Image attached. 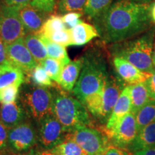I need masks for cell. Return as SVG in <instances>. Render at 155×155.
<instances>
[{"label":"cell","mask_w":155,"mask_h":155,"mask_svg":"<svg viewBox=\"0 0 155 155\" xmlns=\"http://www.w3.org/2000/svg\"><path fill=\"white\" fill-rule=\"evenodd\" d=\"M153 3L140 4L117 0L92 21L101 40L111 45L144 33L153 26L151 9Z\"/></svg>","instance_id":"6da1fadb"},{"label":"cell","mask_w":155,"mask_h":155,"mask_svg":"<svg viewBox=\"0 0 155 155\" xmlns=\"http://www.w3.org/2000/svg\"><path fill=\"white\" fill-rule=\"evenodd\" d=\"M155 38V25L144 33L129 40L109 45L108 50L111 57H119L129 61L147 73L154 71L153 50Z\"/></svg>","instance_id":"3957f363"},{"label":"cell","mask_w":155,"mask_h":155,"mask_svg":"<svg viewBox=\"0 0 155 155\" xmlns=\"http://www.w3.org/2000/svg\"><path fill=\"white\" fill-rule=\"evenodd\" d=\"M6 51L7 61L22 69L25 75H28L38 65V62L27 48L23 38L6 45Z\"/></svg>","instance_id":"8fae6325"},{"label":"cell","mask_w":155,"mask_h":155,"mask_svg":"<svg viewBox=\"0 0 155 155\" xmlns=\"http://www.w3.org/2000/svg\"><path fill=\"white\" fill-rule=\"evenodd\" d=\"M82 65L83 61L81 58L71 61L65 65L62 71L58 85L68 92L73 91L80 76Z\"/></svg>","instance_id":"ac0fdd59"},{"label":"cell","mask_w":155,"mask_h":155,"mask_svg":"<svg viewBox=\"0 0 155 155\" xmlns=\"http://www.w3.org/2000/svg\"><path fill=\"white\" fill-rule=\"evenodd\" d=\"M0 2L7 6L19 9L25 6L31 5L32 0H0Z\"/></svg>","instance_id":"74e56055"},{"label":"cell","mask_w":155,"mask_h":155,"mask_svg":"<svg viewBox=\"0 0 155 155\" xmlns=\"http://www.w3.org/2000/svg\"><path fill=\"white\" fill-rule=\"evenodd\" d=\"M40 64L44 68L50 78L58 84L65 65L61 61L50 58H46Z\"/></svg>","instance_id":"f546056e"},{"label":"cell","mask_w":155,"mask_h":155,"mask_svg":"<svg viewBox=\"0 0 155 155\" xmlns=\"http://www.w3.org/2000/svg\"><path fill=\"white\" fill-rule=\"evenodd\" d=\"M153 63H154V66L155 68V38L154 42V50H153Z\"/></svg>","instance_id":"f6af8a7d"},{"label":"cell","mask_w":155,"mask_h":155,"mask_svg":"<svg viewBox=\"0 0 155 155\" xmlns=\"http://www.w3.org/2000/svg\"><path fill=\"white\" fill-rule=\"evenodd\" d=\"M66 28L63 22V16L59 15H50L37 35L39 37L49 38L50 36L55 32Z\"/></svg>","instance_id":"d4e9b609"},{"label":"cell","mask_w":155,"mask_h":155,"mask_svg":"<svg viewBox=\"0 0 155 155\" xmlns=\"http://www.w3.org/2000/svg\"><path fill=\"white\" fill-rule=\"evenodd\" d=\"M130 155H141L140 154V152H135L134 153H133V154H131Z\"/></svg>","instance_id":"bcb514c9"},{"label":"cell","mask_w":155,"mask_h":155,"mask_svg":"<svg viewBox=\"0 0 155 155\" xmlns=\"http://www.w3.org/2000/svg\"><path fill=\"white\" fill-rule=\"evenodd\" d=\"M9 129L0 121V152H5L9 147Z\"/></svg>","instance_id":"e575fe53"},{"label":"cell","mask_w":155,"mask_h":155,"mask_svg":"<svg viewBox=\"0 0 155 155\" xmlns=\"http://www.w3.org/2000/svg\"><path fill=\"white\" fill-rule=\"evenodd\" d=\"M130 89L131 103H132L131 112L136 114L151 99L144 82L131 85Z\"/></svg>","instance_id":"7402d4cb"},{"label":"cell","mask_w":155,"mask_h":155,"mask_svg":"<svg viewBox=\"0 0 155 155\" xmlns=\"http://www.w3.org/2000/svg\"><path fill=\"white\" fill-rule=\"evenodd\" d=\"M131 110L132 103L131 98V89L130 86H127L123 89L116 105L114 106L111 116L106 122L104 130L111 129L120 119L131 112Z\"/></svg>","instance_id":"2e32d148"},{"label":"cell","mask_w":155,"mask_h":155,"mask_svg":"<svg viewBox=\"0 0 155 155\" xmlns=\"http://www.w3.org/2000/svg\"><path fill=\"white\" fill-rule=\"evenodd\" d=\"M140 152L141 155H155V147H151V148H147L145 150L137 151Z\"/></svg>","instance_id":"60d3db41"},{"label":"cell","mask_w":155,"mask_h":155,"mask_svg":"<svg viewBox=\"0 0 155 155\" xmlns=\"http://www.w3.org/2000/svg\"><path fill=\"white\" fill-rule=\"evenodd\" d=\"M134 115L139 132L147 125L155 122V101L150 100Z\"/></svg>","instance_id":"484cf974"},{"label":"cell","mask_w":155,"mask_h":155,"mask_svg":"<svg viewBox=\"0 0 155 155\" xmlns=\"http://www.w3.org/2000/svg\"><path fill=\"white\" fill-rule=\"evenodd\" d=\"M131 153L122 147L109 144L102 155H130Z\"/></svg>","instance_id":"d590c367"},{"label":"cell","mask_w":155,"mask_h":155,"mask_svg":"<svg viewBox=\"0 0 155 155\" xmlns=\"http://www.w3.org/2000/svg\"><path fill=\"white\" fill-rule=\"evenodd\" d=\"M24 42L38 64L48 58L47 48L38 35L28 34L23 38Z\"/></svg>","instance_id":"44dd1931"},{"label":"cell","mask_w":155,"mask_h":155,"mask_svg":"<svg viewBox=\"0 0 155 155\" xmlns=\"http://www.w3.org/2000/svg\"><path fill=\"white\" fill-rule=\"evenodd\" d=\"M55 1H56V2H57V1H58V0H55Z\"/></svg>","instance_id":"7dc6e473"},{"label":"cell","mask_w":155,"mask_h":155,"mask_svg":"<svg viewBox=\"0 0 155 155\" xmlns=\"http://www.w3.org/2000/svg\"><path fill=\"white\" fill-rule=\"evenodd\" d=\"M29 119L28 114L18 98L16 101L2 104L0 106V121L8 129Z\"/></svg>","instance_id":"9a60e30c"},{"label":"cell","mask_w":155,"mask_h":155,"mask_svg":"<svg viewBox=\"0 0 155 155\" xmlns=\"http://www.w3.org/2000/svg\"><path fill=\"white\" fill-rule=\"evenodd\" d=\"M127 1L134 2L140 4H151L155 2V0H127Z\"/></svg>","instance_id":"b9f144b4"},{"label":"cell","mask_w":155,"mask_h":155,"mask_svg":"<svg viewBox=\"0 0 155 155\" xmlns=\"http://www.w3.org/2000/svg\"><path fill=\"white\" fill-rule=\"evenodd\" d=\"M124 85L117 76L108 73L103 92L102 122H107L114 106L124 88Z\"/></svg>","instance_id":"7c38bea8"},{"label":"cell","mask_w":155,"mask_h":155,"mask_svg":"<svg viewBox=\"0 0 155 155\" xmlns=\"http://www.w3.org/2000/svg\"><path fill=\"white\" fill-rule=\"evenodd\" d=\"M112 63L117 77L127 86L145 82L151 75V73L141 71L124 58L112 57Z\"/></svg>","instance_id":"4fadbf2b"},{"label":"cell","mask_w":155,"mask_h":155,"mask_svg":"<svg viewBox=\"0 0 155 155\" xmlns=\"http://www.w3.org/2000/svg\"><path fill=\"white\" fill-rule=\"evenodd\" d=\"M83 16V12H71L66 13L63 15V19L65 25H66L67 29H73L77 25L82 22L81 17Z\"/></svg>","instance_id":"d6a6232c"},{"label":"cell","mask_w":155,"mask_h":155,"mask_svg":"<svg viewBox=\"0 0 155 155\" xmlns=\"http://www.w3.org/2000/svg\"><path fill=\"white\" fill-rule=\"evenodd\" d=\"M9 148L17 153L28 152L38 144V134L37 126L30 120H27L9 129Z\"/></svg>","instance_id":"ba28073f"},{"label":"cell","mask_w":155,"mask_h":155,"mask_svg":"<svg viewBox=\"0 0 155 155\" xmlns=\"http://www.w3.org/2000/svg\"><path fill=\"white\" fill-rule=\"evenodd\" d=\"M27 155H57L50 150H44L42 148H35L27 153Z\"/></svg>","instance_id":"f35d334b"},{"label":"cell","mask_w":155,"mask_h":155,"mask_svg":"<svg viewBox=\"0 0 155 155\" xmlns=\"http://www.w3.org/2000/svg\"><path fill=\"white\" fill-rule=\"evenodd\" d=\"M7 61V51H6V44L0 37V64Z\"/></svg>","instance_id":"ab89813d"},{"label":"cell","mask_w":155,"mask_h":155,"mask_svg":"<svg viewBox=\"0 0 155 155\" xmlns=\"http://www.w3.org/2000/svg\"><path fill=\"white\" fill-rule=\"evenodd\" d=\"M21 86L12 85L2 89H0V103L10 104L16 101L18 98L19 88Z\"/></svg>","instance_id":"4dcf8cb0"},{"label":"cell","mask_w":155,"mask_h":155,"mask_svg":"<svg viewBox=\"0 0 155 155\" xmlns=\"http://www.w3.org/2000/svg\"><path fill=\"white\" fill-rule=\"evenodd\" d=\"M144 83L148 90L150 99L155 101V70L151 73L150 76L145 81Z\"/></svg>","instance_id":"8d00e7d4"},{"label":"cell","mask_w":155,"mask_h":155,"mask_svg":"<svg viewBox=\"0 0 155 155\" xmlns=\"http://www.w3.org/2000/svg\"><path fill=\"white\" fill-rule=\"evenodd\" d=\"M87 0H58L55 12L59 15H65L71 12H83Z\"/></svg>","instance_id":"f1b7e54d"},{"label":"cell","mask_w":155,"mask_h":155,"mask_svg":"<svg viewBox=\"0 0 155 155\" xmlns=\"http://www.w3.org/2000/svg\"><path fill=\"white\" fill-rule=\"evenodd\" d=\"M53 94V113L66 133L84 127H92L93 121L87 108L75 97L59 85L50 88Z\"/></svg>","instance_id":"277c9868"},{"label":"cell","mask_w":155,"mask_h":155,"mask_svg":"<svg viewBox=\"0 0 155 155\" xmlns=\"http://www.w3.org/2000/svg\"><path fill=\"white\" fill-rule=\"evenodd\" d=\"M19 14L26 35L38 34L50 15L31 5L19 8Z\"/></svg>","instance_id":"5bb4252c"},{"label":"cell","mask_w":155,"mask_h":155,"mask_svg":"<svg viewBox=\"0 0 155 155\" xmlns=\"http://www.w3.org/2000/svg\"><path fill=\"white\" fill-rule=\"evenodd\" d=\"M36 126L38 144L44 150H52L65 139L67 134L53 113L45 116Z\"/></svg>","instance_id":"9c48e42d"},{"label":"cell","mask_w":155,"mask_h":155,"mask_svg":"<svg viewBox=\"0 0 155 155\" xmlns=\"http://www.w3.org/2000/svg\"><path fill=\"white\" fill-rule=\"evenodd\" d=\"M153 147H155V122L141 129L131 144V149L134 152Z\"/></svg>","instance_id":"ffe728a7"},{"label":"cell","mask_w":155,"mask_h":155,"mask_svg":"<svg viewBox=\"0 0 155 155\" xmlns=\"http://www.w3.org/2000/svg\"><path fill=\"white\" fill-rule=\"evenodd\" d=\"M26 35L19 14V9L0 2V37L6 45Z\"/></svg>","instance_id":"52a82bcc"},{"label":"cell","mask_w":155,"mask_h":155,"mask_svg":"<svg viewBox=\"0 0 155 155\" xmlns=\"http://www.w3.org/2000/svg\"><path fill=\"white\" fill-rule=\"evenodd\" d=\"M18 100L35 124L53 114V94L50 88L25 82L19 88Z\"/></svg>","instance_id":"5b68a950"},{"label":"cell","mask_w":155,"mask_h":155,"mask_svg":"<svg viewBox=\"0 0 155 155\" xmlns=\"http://www.w3.org/2000/svg\"><path fill=\"white\" fill-rule=\"evenodd\" d=\"M25 81L41 87L51 88L55 86L48 73L40 64H38L28 75H26Z\"/></svg>","instance_id":"4316f807"},{"label":"cell","mask_w":155,"mask_h":155,"mask_svg":"<svg viewBox=\"0 0 155 155\" xmlns=\"http://www.w3.org/2000/svg\"><path fill=\"white\" fill-rule=\"evenodd\" d=\"M104 131L108 139L116 143V146L123 148V147L131 144L138 134L134 114L130 112L120 119L111 129Z\"/></svg>","instance_id":"30bf717a"},{"label":"cell","mask_w":155,"mask_h":155,"mask_svg":"<svg viewBox=\"0 0 155 155\" xmlns=\"http://www.w3.org/2000/svg\"><path fill=\"white\" fill-rule=\"evenodd\" d=\"M65 139L74 141L88 155H102L108 145L105 131L94 127H84L67 133Z\"/></svg>","instance_id":"8992f818"},{"label":"cell","mask_w":155,"mask_h":155,"mask_svg":"<svg viewBox=\"0 0 155 155\" xmlns=\"http://www.w3.org/2000/svg\"><path fill=\"white\" fill-rule=\"evenodd\" d=\"M151 17H152L153 24L155 25V2L152 4V9H151Z\"/></svg>","instance_id":"7bdbcfd3"},{"label":"cell","mask_w":155,"mask_h":155,"mask_svg":"<svg viewBox=\"0 0 155 155\" xmlns=\"http://www.w3.org/2000/svg\"><path fill=\"white\" fill-rule=\"evenodd\" d=\"M73 45H85L93 39L99 38V34L94 25L81 22L71 29Z\"/></svg>","instance_id":"d6986e66"},{"label":"cell","mask_w":155,"mask_h":155,"mask_svg":"<svg viewBox=\"0 0 155 155\" xmlns=\"http://www.w3.org/2000/svg\"><path fill=\"white\" fill-rule=\"evenodd\" d=\"M25 80V73L16 65L9 61L0 64V89L12 85L21 86Z\"/></svg>","instance_id":"e0dca14e"},{"label":"cell","mask_w":155,"mask_h":155,"mask_svg":"<svg viewBox=\"0 0 155 155\" xmlns=\"http://www.w3.org/2000/svg\"><path fill=\"white\" fill-rule=\"evenodd\" d=\"M114 0H87L83 14L89 21L94 20L113 4Z\"/></svg>","instance_id":"603a6c76"},{"label":"cell","mask_w":155,"mask_h":155,"mask_svg":"<svg viewBox=\"0 0 155 155\" xmlns=\"http://www.w3.org/2000/svg\"><path fill=\"white\" fill-rule=\"evenodd\" d=\"M57 155H88L74 141L65 139L50 150Z\"/></svg>","instance_id":"83f0119b"},{"label":"cell","mask_w":155,"mask_h":155,"mask_svg":"<svg viewBox=\"0 0 155 155\" xmlns=\"http://www.w3.org/2000/svg\"><path fill=\"white\" fill-rule=\"evenodd\" d=\"M108 56L106 44L101 41L91 45L81 57L82 69L73 93L83 104L88 96L104 91L108 75Z\"/></svg>","instance_id":"7a4b0ae2"},{"label":"cell","mask_w":155,"mask_h":155,"mask_svg":"<svg viewBox=\"0 0 155 155\" xmlns=\"http://www.w3.org/2000/svg\"><path fill=\"white\" fill-rule=\"evenodd\" d=\"M31 5L40 10L52 15L55 10V0H32Z\"/></svg>","instance_id":"836d02e7"},{"label":"cell","mask_w":155,"mask_h":155,"mask_svg":"<svg viewBox=\"0 0 155 155\" xmlns=\"http://www.w3.org/2000/svg\"><path fill=\"white\" fill-rule=\"evenodd\" d=\"M0 155H22L20 153H17V152H7V150L5 151V152H0Z\"/></svg>","instance_id":"ee69618b"},{"label":"cell","mask_w":155,"mask_h":155,"mask_svg":"<svg viewBox=\"0 0 155 155\" xmlns=\"http://www.w3.org/2000/svg\"><path fill=\"white\" fill-rule=\"evenodd\" d=\"M50 40L56 43L61 45L64 47L73 45V37L71 30L70 29H64L63 30L58 31L50 36Z\"/></svg>","instance_id":"1f68e13d"},{"label":"cell","mask_w":155,"mask_h":155,"mask_svg":"<svg viewBox=\"0 0 155 155\" xmlns=\"http://www.w3.org/2000/svg\"><path fill=\"white\" fill-rule=\"evenodd\" d=\"M39 38L47 48L48 57L61 61L65 65H66L71 61L68 55L65 47L54 42L50 39L45 38V37H39Z\"/></svg>","instance_id":"cb8c5ba5"}]
</instances>
